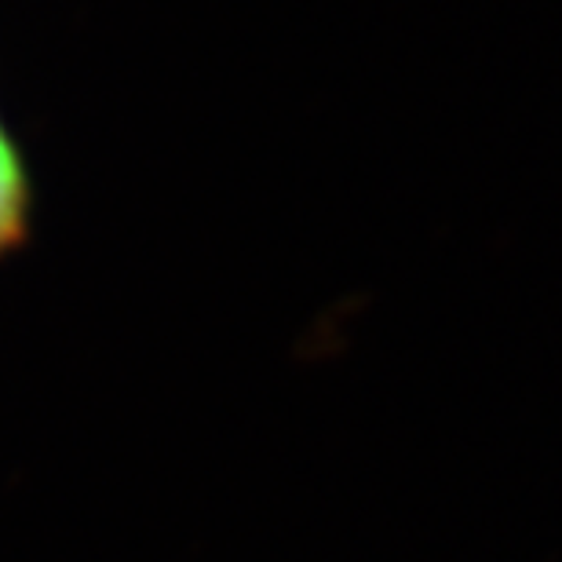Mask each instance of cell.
<instances>
[{
    "instance_id": "6da1fadb",
    "label": "cell",
    "mask_w": 562,
    "mask_h": 562,
    "mask_svg": "<svg viewBox=\"0 0 562 562\" xmlns=\"http://www.w3.org/2000/svg\"><path fill=\"white\" fill-rule=\"evenodd\" d=\"M30 223V183L22 157L0 121V252L22 241Z\"/></svg>"
}]
</instances>
